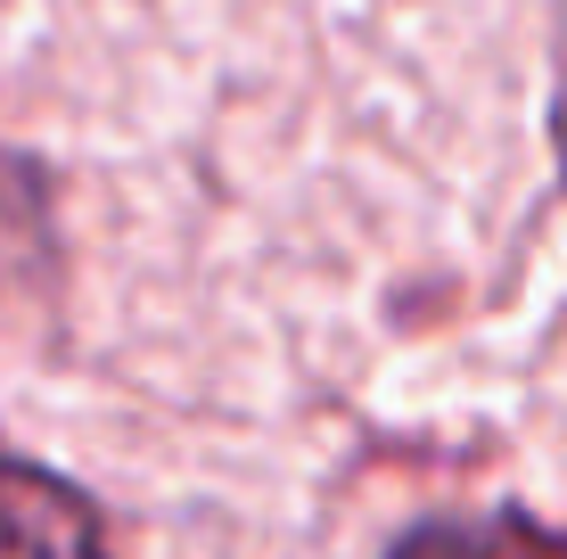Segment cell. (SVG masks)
Returning <instances> with one entry per match:
<instances>
[{
	"label": "cell",
	"instance_id": "obj_1",
	"mask_svg": "<svg viewBox=\"0 0 567 559\" xmlns=\"http://www.w3.org/2000/svg\"><path fill=\"white\" fill-rule=\"evenodd\" d=\"M0 559H115L107 510L66 469L0 445Z\"/></svg>",
	"mask_w": 567,
	"mask_h": 559
},
{
	"label": "cell",
	"instance_id": "obj_2",
	"mask_svg": "<svg viewBox=\"0 0 567 559\" xmlns=\"http://www.w3.org/2000/svg\"><path fill=\"white\" fill-rule=\"evenodd\" d=\"M58 272V215H50V165L25 148H0V304L50 288Z\"/></svg>",
	"mask_w": 567,
	"mask_h": 559
},
{
	"label": "cell",
	"instance_id": "obj_3",
	"mask_svg": "<svg viewBox=\"0 0 567 559\" xmlns=\"http://www.w3.org/2000/svg\"><path fill=\"white\" fill-rule=\"evenodd\" d=\"M551 141H559V165H567V50H559V107H551Z\"/></svg>",
	"mask_w": 567,
	"mask_h": 559
}]
</instances>
